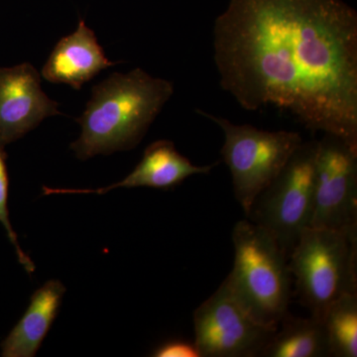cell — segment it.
<instances>
[{"label": "cell", "mask_w": 357, "mask_h": 357, "mask_svg": "<svg viewBox=\"0 0 357 357\" xmlns=\"http://www.w3.org/2000/svg\"><path fill=\"white\" fill-rule=\"evenodd\" d=\"M220 84L357 148V14L344 0H230L213 26Z\"/></svg>", "instance_id": "obj_1"}, {"label": "cell", "mask_w": 357, "mask_h": 357, "mask_svg": "<svg viewBox=\"0 0 357 357\" xmlns=\"http://www.w3.org/2000/svg\"><path fill=\"white\" fill-rule=\"evenodd\" d=\"M173 93L171 82L143 70L115 73L93 86L86 110L77 119L81 136L70 149L81 160L132 149Z\"/></svg>", "instance_id": "obj_2"}, {"label": "cell", "mask_w": 357, "mask_h": 357, "mask_svg": "<svg viewBox=\"0 0 357 357\" xmlns=\"http://www.w3.org/2000/svg\"><path fill=\"white\" fill-rule=\"evenodd\" d=\"M232 241L234 267L225 281L253 319L278 328L291 301L287 255L270 232L249 220L234 225Z\"/></svg>", "instance_id": "obj_3"}, {"label": "cell", "mask_w": 357, "mask_h": 357, "mask_svg": "<svg viewBox=\"0 0 357 357\" xmlns=\"http://www.w3.org/2000/svg\"><path fill=\"white\" fill-rule=\"evenodd\" d=\"M288 259L301 302L312 318L323 321L335 301L357 293V231L307 227Z\"/></svg>", "instance_id": "obj_4"}, {"label": "cell", "mask_w": 357, "mask_h": 357, "mask_svg": "<svg viewBox=\"0 0 357 357\" xmlns=\"http://www.w3.org/2000/svg\"><path fill=\"white\" fill-rule=\"evenodd\" d=\"M197 112L222 128L223 161L231 174L234 196L248 215L255 199L271 184L302 144V137L294 131L262 130L249 124L232 123L204 110Z\"/></svg>", "instance_id": "obj_5"}, {"label": "cell", "mask_w": 357, "mask_h": 357, "mask_svg": "<svg viewBox=\"0 0 357 357\" xmlns=\"http://www.w3.org/2000/svg\"><path fill=\"white\" fill-rule=\"evenodd\" d=\"M317 147L318 141H303L246 215L250 222L274 236L288 257L302 232L311 227Z\"/></svg>", "instance_id": "obj_6"}, {"label": "cell", "mask_w": 357, "mask_h": 357, "mask_svg": "<svg viewBox=\"0 0 357 357\" xmlns=\"http://www.w3.org/2000/svg\"><path fill=\"white\" fill-rule=\"evenodd\" d=\"M194 326L201 357L260 356L277 330L253 319L225 281L195 311Z\"/></svg>", "instance_id": "obj_7"}, {"label": "cell", "mask_w": 357, "mask_h": 357, "mask_svg": "<svg viewBox=\"0 0 357 357\" xmlns=\"http://www.w3.org/2000/svg\"><path fill=\"white\" fill-rule=\"evenodd\" d=\"M311 227L357 231V148L330 134L317 147Z\"/></svg>", "instance_id": "obj_8"}, {"label": "cell", "mask_w": 357, "mask_h": 357, "mask_svg": "<svg viewBox=\"0 0 357 357\" xmlns=\"http://www.w3.org/2000/svg\"><path fill=\"white\" fill-rule=\"evenodd\" d=\"M58 107L42 91L32 65L0 68V148L20 139L47 117L61 114Z\"/></svg>", "instance_id": "obj_9"}, {"label": "cell", "mask_w": 357, "mask_h": 357, "mask_svg": "<svg viewBox=\"0 0 357 357\" xmlns=\"http://www.w3.org/2000/svg\"><path fill=\"white\" fill-rule=\"evenodd\" d=\"M218 165L196 166L176 150L169 140H158L146 148L142 159L128 177L121 182L98 190L53 189L44 187V195L98 194L105 195L119 188H153L171 190L191 176L206 175Z\"/></svg>", "instance_id": "obj_10"}, {"label": "cell", "mask_w": 357, "mask_h": 357, "mask_svg": "<svg viewBox=\"0 0 357 357\" xmlns=\"http://www.w3.org/2000/svg\"><path fill=\"white\" fill-rule=\"evenodd\" d=\"M112 63L84 20H79L76 31L61 39L52 51L42 69V77L54 84H69L79 89Z\"/></svg>", "instance_id": "obj_11"}, {"label": "cell", "mask_w": 357, "mask_h": 357, "mask_svg": "<svg viewBox=\"0 0 357 357\" xmlns=\"http://www.w3.org/2000/svg\"><path fill=\"white\" fill-rule=\"evenodd\" d=\"M66 293L62 282L51 280L31 297L29 307L1 344L3 357H33L57 317Z\"/></svg>", "instance_id": "obj_12"}, {"label": "cell", "mask_w": 357, "mask_h": 357, "mask_svg": "<svg viewBox=\"0 0 357 357\" xmlns=\"http://www.w3.org/2000/svg\"><path fill=\"white\" fill-rule=\"evenodd\" d=\"M260 356L321 357L332 356L325 324L310 317L296 318L286 314Z\"/></svg>", "instance_id": "obj_13"}, {"label": "cell", "mask_w": 357, "mask_h": 357, "mask_svg": "<svg viewBox=\"0 0 357 357\" xmlns=\"http://www.w3.org/2000/svg\"><path fill=\"white\" fill-rule=\"evenodd\" d=\"M331 354L357 356V293L347 294L328 307L323 319Z\"/></svg>", "instance_id": "obj_14"}, {"label": "cell", "mask_w": 357, "mask_h": 357, "mask_svg": "<svg viewBox=\"0 0 357 357\" xmlns=\"http://www.w3.org/2000/svg\"><path fill=\"white\" fill-rule=\"evenodd\" d=\"M8 174H7L6 153L3 148H0V222L3 225L8 236L9 241L13 244L17 255L18 261L25 268L28 273L35 270L34 263L25 255L18 243L17 234L14 231L13 225L9 218L8 208Z\"/></svg>", "instance_id": "obj_15"}, {"label": "cell", "mask_w": 357, "mask_h": 357, "mask_svg": "<svg viewBox=\"0 0 357 357\" xmlns=\"http://www.w3.org/2000/svg\"><path fill=\"white\" fill-rule=\"evenodd\" d=\"M156 357H201L198 347L195 342L185 340H171L160 345L154 351Z\"/></svg>", "instance_id": "obj_16"}]
</instances>
